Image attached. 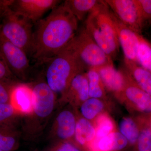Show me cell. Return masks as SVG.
<instances>
[{
    "instance_id": "obj_1",
    "label": "cell",
    "mask_w": 151,
    "mask_h": 151,
    "mask_svg": "<svg viewBox=\"0 0 151 151\" xmlns=\"http://www.w3.org/2000/svg\"><path fill=\"white\" fill-rule=\"evenodd\" d=\"M78 22L65 2L53 9L37 22L33 32V56L47 61L62 51L77 34Z\"/></svg>"
},
{
    "instance_id": "obj_2",
    "label": "cell",
    "mask_w": 151,
    "mask_h": 151,
    "mask_svg": "<svg viewBox=\"0 0 151 151\" xmlns=\"http://www.w3.org/2000/svg\"><path fill=\"white\" fill-rule=\"evenodd\" d=\"M109 8L103 1L89 14L85 22V29L96 43L112 59L117 56L120 43L110 15Z\"/></svg>"
},
{
    "instance_id": "obj_3",
    "label": "cell",
    "mask_w": 151,
    "mask_h": 151,
    "mask_svg": "<svg viewBox=\"0 0 151 151\" xmlns=\"http://www.w3.org/2000/svg\"><path fill=\"white\" fill-rule=\"evenodd\" d=\"M49 61L47 84L55 93H65L73 77L85 69L68 45Z\"/></svg>"
},
{
    "instance_id": "obj_4",
    "label": "cell",
    "mask_w": 151,
    "mask_h": 151,
    "mask_svg": "<svg viewBox=\"0 0 151 151\" xmlns=\"http://www.w3.org/2000/svg\"><path fill=\"white\" fill-rule=\"evenodd\" d=\"M1 20L0 35L27 54H32L33 23L12 9Z\"/></svg>"
},
{
    "instance_id": "obj_5",
    "label": "cell",
    "mask_w": 151,
    "mask_h": 151,
    "mask_svg": "<svg viewBox=\"0 0 151 151\" xmlns=\"http://www.w3.org/2000/svg\"><path fill=\"white\" fill-rule=\"evenodd\" d=\"M68 46L88 70L113 65V59L96 43L85 28L76 34Z\"/></svg>"
},
{
    "instance_id": "obj_6",
    "label": "cell",
    "mask_w": 151,
    "mask_h": 151,
    "mask_svg": "<svg viewBox=\"0 0 151 151\" xmlns=\"http://www.w3.org/2000/svg\"><path fill=\"white\" fill-rule=\"evenodd\" d=\"M105 1L120 21L141 35L145 26L137 0H106Z\"/></svg>"
},
{
    "instance_id": "obj_7",
    "label": "cell",
    "mask_w": 151,
    "mask_h": 151,
    "mask_svg": "<svg viewBox=\"0 0 151 151\" xmlns=\"http://www.w3.org/2000/svg\"><path fill=\"white\" fill-rule=\"evenodd\" d=\"M125 79V85L117 96L129 103L130 107L143 115L151 114V96L145 92L134 81L127 70H122Z\"/></svg>"
},
{
    "instance_id": "obj_8",
    "label": "cell",
    "mask_w": 151,
    "mask_h": 151,
    "mask_svg": "<svg viewBox=\"0 0 151 151\" xmlns=\"http://www.w3.org/2000/svg\"><path fill=\"white\" fill-rule=\"evenodd\" d=\"M109 15L116 29L120 45L122 46L124 52L125 58L137 63V56L141 35L135 32L126 26L117 18L110 9Z\"/></svg>"
},
{
    "instance_id": "obj_9",
    "label": "cell",
    "mask_w": 151,
    "mask_h": 151,
    "mask_svg": "<svg viewBox=\"0 0 151 151\" xmlns=\"http://www.w3.org/2000/svg\"><path fill=\"white\" fill-rule=\"evenodd\" d=\"M0 51L12 73L24 74L29 69L27 54L21 48L14 45L0 35Z\"/></svg>"
},
{
    "instance_id": "obj_10",
    "label": "cell",
    "mask_w": 151,
    "mask_h": 151,
    "mask_svg": "<svg viewBox=\"0 0 151 151\" xmlns=\"http://www.w3.org/2000/svg\"><path fill=\"white\" fill-rule=\"evenodd\" d=\"M57 0H14L11 9L32 23H36L46 12L57 6Z\"/></svg>"
},
{
    "instance_id": "obj_11",
    "label": "cell",
    "mask_w": 151,
    "mask_h": 151,
    "mask_svg": "<svg viewBox=\"0 0 151 151\" xmlns=\"http://www.w3.org/2000/svg\"><path fill=\"white\" fill-rule=\"evenodd\" d=\"M32 91L33 111L39 117H47L54 108L55 92L45 82L36 84Z\"/></svg>"
},
{
    "instance_id": "obj_12",
    "label": "cell",
    "mask_w": 151,
    "mask_h": 151,
    "mask_svg": "<svg viewBox=\"0 0 151 151\" xmlns=\"http://www.w3.org/2000/svg\"><path fill=\"white\" fill-rule=\"evenodd\" d=\"M128 146L127 139L120 132L115 131L100 139L93 140L85 149L86 151H122Z\"/></svg>"
},
{
    "instance_id": "obj_13",
    "label": "cell",
    "mask_w": 151,
    "mask_h": 151,
    "mask_svg": "<svg viewBox=\"0 0 151 151\" xmlns=\"http://www.w3.org/2000/svg\"><path fill=\"white\" fill-rule=\"evenodd\" d=\"M94 70L99 73L105 89L116 97L121 93L125 83L122 70H117L113 65L103 66Z\"/></svg>"
},
{
    "instance_id": "obj_14",
    "label": "cell",
    "mask_w": 151,
    "mask_h": 151,
    "mask_svg": "<svg viewBox=\"0 0 151 151\" xmlns=\"http://www.w3.org/2000/svg\"><path fill=\"white\" fill-rule=\"evenodd\" d=\"M10 103L16 111L31 113L33 110L32 89L24 84L15 85L11 93Z\"/></svg>"
},
{
    "instance_id": "obj_15",
    "label": "cell",
    "mask_w": 151,
    "mask_h": 151,
    "mask_svg": "<svg viewBox=\"0 0 151 151\" xmlns=\"http://www.w3.org/2000/svg\"><path fill=\"white\" fill-rule=\"evenodd\" d=\"M64 94L70 98L76 99L82 103L90 98L86 73L82 72L76 75Z\"/></svg>"
},
{
    "instance_id": "obj_16",
    "label": "cell",
    "mask_w": 151,
    "mask_h": 151,
    "mask_svg": "<svg viewBox=\"0 0 151 151\" xmlns=\"http://www.w3.org/2000/svg\"><path fill=\"white\" fill-rule=\"evenodd\" d=\"M127 70L134 81L145 92L151 96V73L137 63L124 59Z\"/></svg>"
},
{
    "instance_id": "obj_17",
    "label": "cell",
    "mask_w": 151,
    "mask_h": 151,
    "mask_svg": "<svg viewBox=\"0 0 151 151\" xmlns=\"http://www.w3.org/2000/svg\"><path fill=\"white\" fill-rule=\"evenodd\" d=\"M57 134L60 139H67L75 134L76 121L74 115L69 111H63L57 118Z\"/></svg>"
},
{
    "instance_id": "obj_18",
    "label": "cell",
    "mask_w": 151,
    "mask_h": 151,
    "mask_svg": "<svg viewBox=\"0 0 151 151\" xmlns=\"http://www.w3.org/2000/svg\"><path fill=\"white\" fill-rule=\"evenodd\" d=\"M64 2L77 20L81 21L97 9L103 1L68 0Z\"/></svg>"
},
{
    "instance_id": "obj_19",
    "label": "cell",
    "mask_w": 151,
    "mask_h": 151,
    "mask_svg": "<svg viewBox=\"0 0 151 151\" xmlns=\"http://www.w3.org/2000/svg\"><path fill=\"white\" fill-rule=\"evenodd\" d=\"M139 124V136L131 151H151V128L147 115H141L137 118Z\"/></svg>"
},
{
    "instance_id": "obj_20",
    "label": "cell",
    "mask_w": 151,
    "mask_h": 151,
    "mask_svg": "<svg viewBox=\"0 0 151 151\" xmlns=\"http://www.w3.org/2000/svg\"><path fill=\"white\" fill-rule=\"evenodd\" d=\"M95 135V127L89 120L81 118L76 122L74 136L81 145L85 147L94 140Z\"/></svg>"
},
{
    "instance_id": "obj_21",
    "label": "cell",
    "mask_w": 151,
    "mask_h": 151,
    "mask_svg": "<svg viewBox=\"0 0 151 151\" xmlns=\"http://www.w3.org/2000/svg\"><path fill=\"white\" fill-rule=\"evenodd\" d=\"M120 132L127 139L131 148L138 140L139 136V124L137 119L129 117H124L119 124Z\"/></svg>"
},
{
    "instance_id": "obj_22",
    "label": "cell",
    "mask_w": 151,
    "mask_h": 151,
    "mask_svg": "<svg viewBox=\"0 0 151 151\" xmlns=\"http://www.w3.org/2000/svg\"><path fill=\"white\" fill-rule=\"evenodd\" d=\"M90 98L102 99L106 97L105 87L99 73L94 69H89L87 73Z\"/></svg>"
},
{
    "instance_id": "obj_23",
    "label": "cell",
    "mask_w": 151,
    "mask_h": 151,
    "mask_svg": "<svg viewBox=\"0 0 151 151\" xmlns=\"http://www.w3.org/2000/svg\"><path fill=\"white\" fill-rule=\"evenodd\" d=\"M105 104L101 99L89 98L81 104V112L84 119L90 121L102 113Z\"/></svg>"
},
{
    "instance_id": "obj_24",
    "label": "cell",
    "mask_w": 151,
    "mask_h": 151,
    "mask_svg": "<svg viewBox=\"0 0 151 151\" xmlns=\"http://www.w3.org/2000/svg\"><path fill=\"white\" fill-rule=\"evenodd\" d=\"M96 135L94 140L100 139L115 131V125L107 113H102L95 119Z\"/></svg>"
},
{
    "instance_id": "obj_25",
    "label": "cell",
    "mask_w": 151,
    "mask_h": 151,
    "mask_svg": "<svg viewBox=\"0 0 151 151\" xmlns=\"http://www.w3.org/2000/svg\"><path fill=\"white\" fill-rule=\"evenodd\" d=\"M137 63L151 73V42L141 35L138 47Z\"/></svg>"
},
{
    "instance_id": "obj_26",
    "label": "cell",
    "mask_w": 151,
    "mask_h": 151,
    "mask_svg": "<svg viewBox=\"0 0 151 151\" xmlns=\"http://www.w3.org/2000/svg\"><path fill=\"white\" fill-rule=\"evenodd\" d=\"M16 140L8 127H0V150L11 151L15 148Z\"/></svg>"
},
{
    "instance_id": "obj_27",
    "label": "cell",
    "mask_w": 151,
    "mask_h": 151,
    "mask_svg": "<svg viewBox=\"0 0 151 151\" xmlns=\"http://www.w3.org/2000/svg\"><path fill=\"white\" fill-rule=\"evenodd\" d=\"M16 112L10 103H0V127H8Z\"/></svg>"
},
{
    "instance_id": "obj_28",
    "label": "cell",
    "mask_w": 151,
    "mask_h": 151,
    "mask_svg": "<svg viewBox=\"0 0 151 151\" xmlns=\"http://www.w3.org/2000/svg\"><path fill=\"white\" fill-rule=\"evenodd\" d=\"M144 26L151 24V0H137Z\"/></svg>"
},
{
    "instance_id": "obj_29",
    "label": "cell",
    "mask_w": 151,
    "mask_h": 151,
    "mask_svg": "<svg viewBox=\"0 0 151 151\" xmlns=\"http://www.w3.org/2000/svg\"><path fill=\"white\" fill-rule=\"evenodd\" d=\"M15 85L10 81H0V103H9L10 101L12 90Z\"/></svg>"
},
{
    "instance_id": "obj_30",
    "label": "cell",
    "mask_w": 151,
    "mask_h": 151,
    "mask_svg": "<svg viewBox=\"0 0 151 151\" xmlns=\"http://www.w3.org/2000/svg\"><path fill=\"white\" fill-rule=\"evenodd\" d=\"M12 75L0 51V81H10Z\"/></svg>"
},
{
    "instance_id": "obj_31",
    "label": "cell",
    "mask_w": 151,
    "mask_h": 151,
    "mask_svg": "<svg viewBox=\"0 0 151 151\" xmlns=\"http://www.w3.org/2000/svg\"><path fill=\"white\" fill-rule=\"evenodd\" d=\"M14 0H0V19H1L11 10Z\"/></svg>"
},
{
    "instance_id": "obj_32",
    "label": "cell",
    "mask_w": 151,
    "mask_h": 151,
    "mask_svg": "<svg viewBox=\"0 0 151 151\" xmlns=\"http://www.w3.org/2000/svg\"><path fill=\"white\" fill-rule=\"evenodd\" d=\"M55 151H81L76 147L69 143H63L58 146Z\"/></svg>"
},
{
    "instance_id": "obj_33",
    "label": "cell",
    "mask_w": 151,
    "mask_h": 151,
    "mask_svg": "<svg viewBox=\"0 0 151 151\" xmlns=\"http://www.w3.org/2000/svg\"><path fill=\"white\" fill-rule=\"evenodd\" d=\"M147 116L149 124H150V127L151 128V114H150V115H147Z\"/></svg>"
},
{
    "instance_id": "obj_34",
    "label": "cell",
    "mask_w": 151,
    "mask_h": 151,
    "mask_svg": "<svg viewBox=\"0 0 151 151\" xmlns=\"http://www.w3.org/2000/svg\"><path fill=\"white\" fill-rule=\"evenodd\" d=\"M0 151H3L2 150H0Z\"/></svg>"
}]
</instances>
